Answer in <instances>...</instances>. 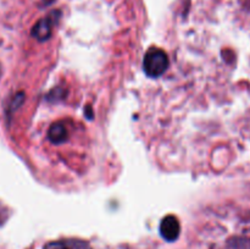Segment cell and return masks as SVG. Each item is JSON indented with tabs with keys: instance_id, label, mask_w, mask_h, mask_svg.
Wrapping results in <instances>:
<instances>
[{
	"instance_id": "6da1fadb",
	"label": "cell",
	"mask_w": 250,
	"mask_h": 249,
	"mask_svg": "<svg viewBox=\"0 0 250 249\" xmlns=\"http://www.w3.org/2000/svg\"><path fill=\"white\" fill-rule=\"evenodd\" d=\"M143 66L149 77H160L167 70L168 58L165 51L161 49L150 48L144 56Z\"/></svg>"
},
{
	"instance_id": "7a4b0ae2",
	"label": "cell",
	"mask_w": 250,
	"mask_h": 249,
	"mask_svg": "<svg viewBox=\"0 0 250 249\" xmlns=\"http://www.w3.org/2000/svg\"><path fill=\"white\" fill-rule=\"evenodd\" d=\"M181 232L180 221L173 215H167L164 217L160 224V233L164 239L167 242H173L178 238Z\"/></svg>"
},
{
	"instance_id": "3957f363",
	"label": "cell",
	"mask_w": 250,
	"mask_h": 249,
	"mask_svg": "<svg viewBox=\"0 0 250 249\" xmlns=\"http://www.w3.org/2000/svg\"><path fill=\"white\" fill-rule=\"evenodd\" d=\"M44 249H93L88 242L82 239L67 238L60 239V241H54L46 244Z\"/></svg>"
},
{
	"instance_id": "277c9868",
	"label": "cell",
	"mask_w": 250,
	"mask_h": 249,
	"mask_svg": "<svg viewBox=\"0 0 250 249\" xmlns=\"http://www.w3.org/2000/svg\"><path fill=\"white\" fill-rule=\"evenodd\" d=\"M32 33H33V36L36 37V38H38L39 41H44V39L49 38V36H50L51 33L50 19L46 17V19H43L39 22H37Z\"/></svg>"
},
{
	"instance_id": "5b68a950",
	"label": "cell",
	"mask_w": 250,
	"mask_h": 249,
	"mask_svg": "<svg viewBox=\"0 0 250 249\" xmlns=\"http://www.w3.org/2000/svg\"><path fill=\"white\" fill-rule=\"evenodd\" d=\"M66 138H67V131H66V127L62 124L58 122V124H54L49 128V139L53 143H62Z\"/></svg>"
}]
</instances>
